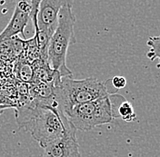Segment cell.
<instances>
[{
    "mask_svg": "<svg viewBox=\"0 0 160 157\" xmlns=\"http://www.w3.org/2000/svg\"><path fill=\"white\" fill-rule=\"evenodd\" d=\"M73 1H67L58 16V27L48 46V62L50 67L58 72L61 77L71 76L72 72L67 66V56L70 45L76 44L75 24L76 16L73 13Z\"/></svg>",
    "mask_w": 160,
    "mask_h": 157,
    "instance_id": "obj_1",
    "label": "cell"
},
{
    "mask_svg": "<svg viewBox=\"0 0 160 157\" xmlns=\"http://www.w3.org/2000/svg\"><path fill=\"white\" fill-rule=\"evenodd\" d=\"M107 82H101L95 77L76 79L71 76L62 77L61 83L55 86L56 98L59 109L64 115L71 108L80 104L93 102L110 96Z\"/></svg>",
    "mask_w": 160,
    "mask_h": 157,
    "instance_id": "obj_2",
    "label": "cell"
},
{
    "mask_svg": "<svg viewBox=\"0 0 160 157\" xmlns=\"http://www.w3.org/2000/svg\"><path fill=\"white\" fill-rule=\"evenodd\" d=\"M73 125L58 108L39 104L33 117L24 126L41 147L62 137Z\"/></svg>",
    "mask_w": 160,
    "mask_h": 157,
    "instance_id": "obj_3",
    "label": "cell"
},
{
    "mask_svg": "<svg viewBox=\"0 0 160 157\" xmlns=\"http://www.w3.org/2000/svg\"><path fill=\"white\" fill-rule=\"evenodd\" d=\"M65 115L74 127L81 131H90L97 126L111 123L114 119L109 96L75 105Z\"/></svg>",
    "mask_w": 160,
    "mask_h": 157,
    "instance_id": "obj_4",
    "label": "cell"
},
{
    "mask_svg": "<svg viewBox=\"0 0 160 157\" xmlns=\"http://www.w3.org/2000/svg\"><path fill=\"white\" fill-rule=\"evenodd\" d=\"M66 0H32L30 18L34 22L35 31L53 36L58 27V16Z\"/></svg>",
    "mask_w": 160,
    "mask_h": 157,
    "instance_id": "obj_5",
    "label": "cell"
},
{
    "mask_svg": "<svg viewBox=\"0 0 160 157\" xmlns=\"http://www.w3.org/2000/svg\"><path fill=\"white\" fill-rule=\"evenodd\" d=\"M43 157H82L77 139V129L71 127L58 140L44 148Z\"/></svg>",
    "mask_w": 160,
    "mask_h": 157,
    "instance_id": "obj_6",
    "label": "cell"
},
{
    "mask_svg": "<svg viewBox=\"0 0 160 157\" xmlns=\"http://www.w3.org/2000/svg\"><path fill=\"white\" fill-rule=\"evenodd\" d=\"M31 4L28 1H19L17 3L14 13L8 26L0 34V43L18 37V34L24 35L28 22L30 18Z\"/></svg>",
    "mask_w": 160,
    "mask_h": 157,
    "instance_id": "obj_7",
    "label": "cell"
},
{
    "mask_svg": "<svg viewBox=\"0 0 160 157\" xmlns=\"http://www.w3.org/2000/svg\"><path fill=\"white\" fill-rule=\"evenodd\" d=\"M13 73L15 75L17 81L18 82H22V83L28 84V85L34 82L33 66L26 59L23 58L21 56H18V58L14 66Z\"/></svg>",
    "mask_w": 160,
    "mask_h": 157,
    "instance_id": "obj_8",
    "label": "cell"
},
{
    "mask_svg": "<svg viewBox=\"0 0 160 157\" xmlns=\"http://www.w3.org/2000/svg\"><path fill=\"white\" fill-rule=\"evenodd\" d=\"M117 115L118 117H121L124 121L131 123L134 122L137 119V115L135 113V110L131 103L125 100L123 101L117 110Z\"/></svg>",
    "mask_w": 160,
    "mask_h": 157,
    "instance_id": "obj_9",
    "label": "cell"
},
{
    "mask_svg": "<svg viewBox=\"0 0 160 157\" xmlns=\"http://www.w3.org/2000/svg\"><path fill=\"white\" fill-rule=\"evenodd\" d=\"M147 46L149 47V51L147 53V56L151 61L158 59L157 67L160 69V35L158 37H150L147 41Z\"/></svg>",
    "mask_w": 160,
    "mask_h": 157,
    "instance_id": "obj_10",
    "label": "cell"
},
{
    "mask_svg": "<svg viewBox=\"0 0 160 157\" xmlns=\"http://www.w3.org/2000/svg\"><path fill=\"white\" fill-rule=\"evenodd\" d=\"M17 104L15 101L11 100L8 97H7L0 90V109H6V108H16Z\"/></svg>",
    "mask_w": 160,
    "mask_h": 157,
    "instance_id": "obj_11",
    "label": "cell"
},
{
    "mask_svg": "<svg viewBox=\"0 0 160 157\" xmlns=\"http://www.w3.org/2000/svg\"><path fill=\"white\" fill-rule=\"evenodd\" d=\"M112 85L116 89H123L126 87L127 86V79L124 76H116L113 78L111 79Z\"/></svg>",
    "mask_w": 160,
    "mask_h": 157,
    "instance_id": "obj_12",
    "label": "cell"
},
{
    "mask_svg": "<svg viewBox=\"0 0 160 157\" xmlns=\"http://www.w3.org/2000/svg\"><path fill=\"white\" fill-rule=\"evenodd\" d=\"M0 115H1V111H0Z\"/></svg>",
    "mask_w": 160,
    "mask_h": 157,
    "instance_id": "obj_13",
    "label": "cell"
},
{
    "mask_svg": "<svg viewBox=\"0 0 160 157\" xmlns=\"http://www.w3.org/2000/svg\"><path fill=\"white\" fill-rule=\"evenodd\" d=\"M0 84H1V82H0Z\"/></svg>",
    "mask_w": 160,
    "mask_h": 157,
    "instance_id": "obj_14",
    "label": "cell"
}]
</instances>
